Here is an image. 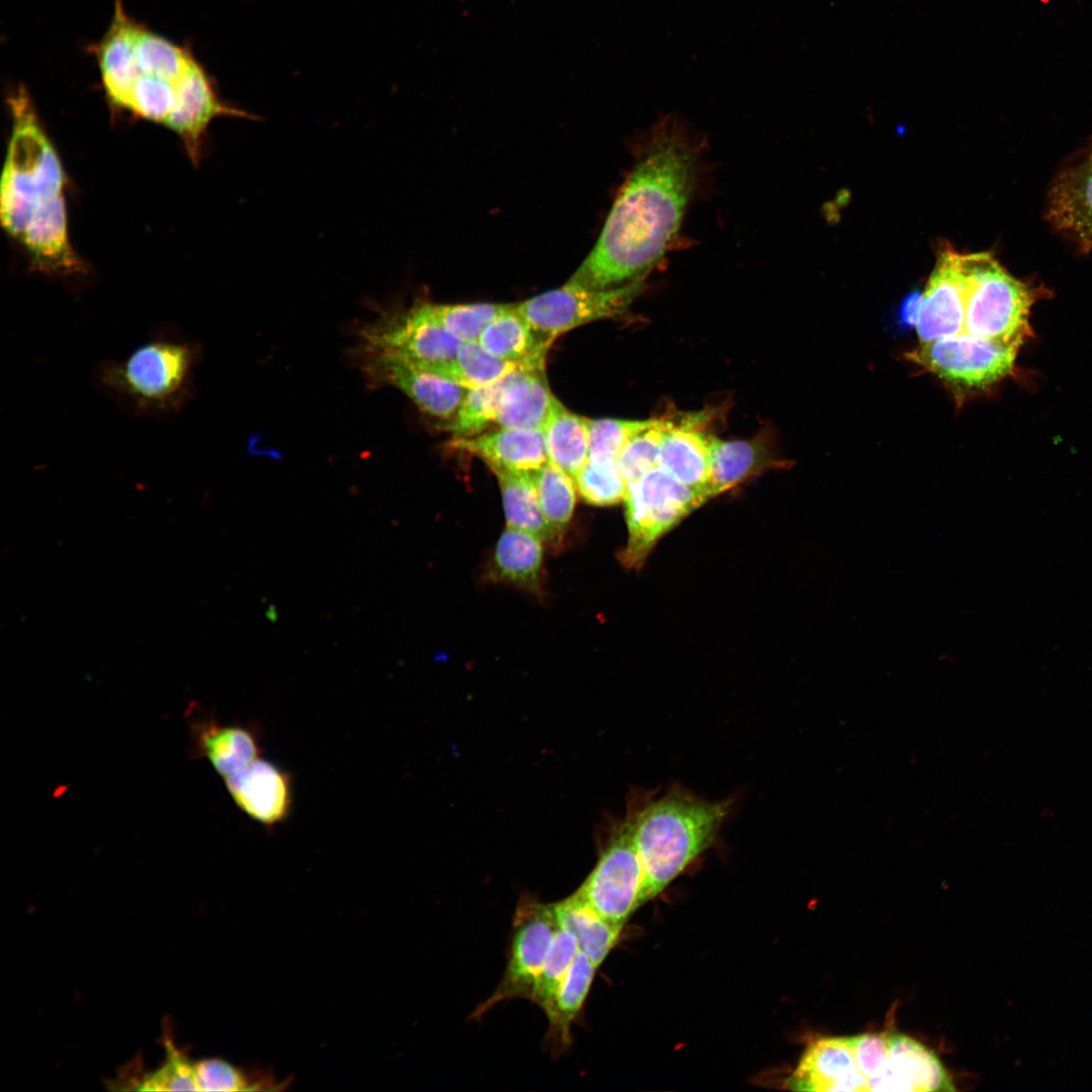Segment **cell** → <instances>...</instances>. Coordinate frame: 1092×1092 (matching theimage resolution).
<instances>
[{"instance_id": "5", "label": "cell", "mask_w": 1092, "mask_h": 1092, "mask_svg": "<svg viewBox=\"0 0 1092 1092\" xmlns=\"http://www.w3.org/2000/svg\"><path fill=\"white\" fill-rule=\"evenodd\" d=\"M965 317L961 336L1021 345L1029 311L1042 291L1013 277L987 252L961 254Z\"/></svg>"}, {"instance_id": "3", "label": "cell", "mask_w": 1092, "mask_h": 1092, "mask_svg": "<svg viewBox=\"0 0 1092 1092\" xmlns=\"http://www.w3.org/2000/svg\"><path fill=\"white\" fill-rule=\"evenodd\" d=\"M197 359L193 342L159 331L122 359L98 364L94 381L130 415L170 419L191 397Z\"/></svg>"}, {"instance_id": "7", "label": "cell", "mask_w": 1092, "mask_h": 1092, "mask_svg": "<svg viewBox=\"0 0 1092 1092\" xmlns=\"http://www.w3.org/2000/svg\"><path fill=\"white\" fill-rule=\"evenodd\" d=\"M1019 348L962 336L919 343L906 357L944 382L954 396L963 397L1009 375Z\"/></svg>"}, {"instance_id": "20", "label": "cell", "mask_w": 1092, "mask_h": 1092, "mask_svg": "<svg viewBox=\"0 0 1092 1092\" xmlns=\"http://www.w3.org/2000/svg\"><path fill=\"white\" fill-rule=\"evenodd\" d=\"M19 241L41 270L70 273L80 269L68 240L64 194L35 210Z\"/></svg>"}, {"instance_id": "2", "label": "cell", "mask_w": 1092, "mask_h": 1092, "mask_svg": "<svg viewBox=\"0 0 1092 1092\" xmlns=\"http://www.w3.org/2000/svg\"><path fill=\"white\" fill-rule=\"evenodd\" d=\"M729 811V801H709L679 788L629 809L643 873L642 905L714 843Z\"/></svg>"}, {"instance_id": "13", "label": "cell", "mask_w": 1092, "mask_h": 1092, "mask_svg": "<svg viewBox=\"0 0 1092 1092\" xmlns=\"http://www.w3.org/2000/svg\"><path fill=\"white\" fill-rule=\"evenodd\" d=\"M234 802L248 817L272 827L285 821L293 804L292 778L276 763L260 756L224 778Z\"/></svg>"}, {"instance_id": "33", "label": "cell", "mask_w": 1092, "mask_h": 1092, "mask_svg": "<svg viewBox=\"0 0 1092 1092\" xmlns=\"http://www.w3.org/2000/svg\"><path fill=\"white\" fill-rule=\"evenodd\" d=\"M665 424L663 419L647 420L618 454L615 463L626 484L658 467Z\"/></svg>"}, {"instance_id": "39", "label": "cell", "mask_w": 1092, "mask_h": 1092, "mask_svg": "<svg viewBox=\"0 0 1092 1092\" xmlns=\"http://www.w3.org/2000/svg\"><path fill=\"white\" fill-rule=\"evenodd\" d=\"M848 1040L870 1091H882L889 1073L887 1033H863L850 1036Z\"/></svg>"}, {"instance_id": "18", "label": "cell", "mask_w": 1092, "mask_h": 1092, "mask_svg": "<svg viewBox=\"0 0 1092 1092\" xmlns=\"http://www.w3.org/2000/svg\"><path fill=\"white\" fill-rule=\"evenodd\" d=\"M889 1073L882 1091H953L937 1056L912 1037L887 1033Z\"/></svg>"}, {"instance_id": "15", "label": "cell", "mask_w": 1092, "mask_h": 1092, "mask_svg": "<svg viewBox=\"0 0 1092 1092\" xmlns=\"http://www.w3.org/2000/svg\"><path fill=\"white\" fill-rule=\"evenodd\" d=\"M787 1085L795 1091H870L848 1036H826L811 1042Z\"/></svg>"}, {"instance_id": "29", "label": "cell", "mask_w": 1092, "mask_h": 1092, "mask_svg": "<svg viewBox=\"0 0 1092 1092\" xmlns=\"http://www.w3.org/2000/svg\"><path fill=\"white\" fill-rule=\"evenodd\" d=\"M502 491L508 527L527 531L544 541L558 543V538L541 510L532 471L490 469Z\"/></svg>"}, {"instance_id": "14", "label": "cell", "mask_w": 1092, "mask_h": 1092, "mask_svg": "<svg viewBox=\"0 0 1092 1092\" xmlns=\"http://www.w3.org/2000/svg\"><path fill=\"white\" fill-rule=\"evenodd\" d=\"M360 360L371 380L399 389L423 412L436 418H453L468 390L395 358L360 356Z\"/></svg>"}, {"instance_id": "26", "label": "cell", "mask_w": 1092, "mask_h": 1092, "mask_svg": "<svg viewBox=\"0 0 1092 1092\" xmlns=\"http://www.w3.org/2000/svg\"><path fill=\"white\" fill-rule=\"evenodd\" d=\"M708 498L736 485L770 461L767 445L760 439L721 440L710 436Z\"/></svg>"}, {"instance_id": "17", "label": "cell", "mask_w": 1092, "mask_h": 1092, "mask_svg": "<svg viewBox=\"0 0 1092 1092\" xmlns=\"http://www.w3.org/2000/svg\"><path fill=\"white\" fill-rule=\"evenodd\" d=\"M450 446L480 458L490 469L534 471L548 461L541 430L502 428L472 437H455Z\"/></svg>"}, {"instance_id": "6", "label": "cell", "mask_w": 1092, "mask_h": 1092, "mask_svg": "<svg viewBox=\"0 0 1092 1092\" xmlns=\"http://www.w3.org/2000/svg\"><path fill=\"white\" fill-rule=\"evenodd\" d=\"M623 500L629 539L620 558L625 566L637 567L655 542L707 497L657 467L627 483Z\"/></svg>"}, {"instance_id": "11", "label": "cell", "mask_w": 1092, "mask_h": 1092, "mask_svg": "<svg viewBox=\"0 0 1092 1092\" xmlns=\"http://www.w3.org/2000/svg\"><path fill=\"white\" fill-rule=\"evenodd\" d=\"M643 873L628 815L616 825L598 861L574 892L606 920L623 925L642 906Z\"/></svg>"}, {"instance_id": "34", "label": "cell", "mask_w": 1092, "mask_h": 1092, "mask_svg": "<svg viewBox=\"0 0 1092 1092\" xmlns=\"http://www.w3.org/2000/svg\"><path fill=\"white\" fill-rule=\"evenodd\" d=\"M512 303H432L442 327L461 343L477 342L484 328Z\"/></svg>"}, {"instance_id": "1", "label": "cell", "mask_w": 1092, "mask_h": 1092, "mask_svg": "<svg viewBox=\"0 0 1092 1092\" xmlns=\"http://www.w3.org/2000/svg\"><path fill=\"white\" fill-rule=\"evenodd\" d=\"M697 163L696 146L678 123H659L642 145L596 245L569 281L607 289L642 279L679 229Z\"/></svg>"}, {"instance_id": "31", "label": "cell", "mask_w": 1092, "mask_h": 1092, "mask_svg": "<svg viewBox=\"0 0 1092 1092\" xmlns=\"http://www.w3.org/2000/svg\"><path fill=\"white\" fill-rule=\"evenodd\" d=\"M532 474L541 510L559 540L573 515L574 480L549 459Z\"/></svg>"}, {"instance_id": "22", "label": "cell", "mask_w": 1092, "mask_h": 1092, "mask_svg": "<svg viewBox=\"0 0 1092 1092\" xmlns=\"http://www.w3.org/2000/svg\"><path fill=\"white\" fill-rule=\"evenodd\" d=\"M555 399L544 369H519L508 377L495 423L500 428L542 431Z\"/></svg>"}, {"instance_id": "16", "label": "cell", "mask_w": 1092, "mask_h": 1092, "mask_svg": "<svg viewBox=\"0 0 1092 1092\" xmlns=\"http://www.w3.org/2000/svg\"><path fill=\"white\" fill-rule=\"evenodd\" d=\"M1046 217L1081 250H1092V151L1055 179L1049 193Z\"/></svg>"}, {"instance_id": "8", "label": "cell", "mask_w": 1092, "mask_h": 1092, "mask_svg": "<svg viewBox=\"0 0 1092 1092\" xmlns=\"http://www.w3.org/2000/svg\"><path fill=\"white\" fill-rule=\"evenodd\" d=\"M358 342L360 356H385L412 364L452 358L461 344L442 327L429 302L379 311L362 327Z\"/></svg>"}, {"instance_id": "38", "label": "cell", "mask_w": 1092, "mask_h": 1092, "mask_svg": "<svg viewBox=\"0 0 1092 1092\" xmlns=\"http://www.w3.org/2000/svg\"><path fill=\"white\" fill-rule=\"evenodd\" d=\"M647 421L588 420V460L615 462L625 444Z\"/></svg>"}, {"instance_id": "37", "label": "cell", "mask_w": 1092, "mask_h": 1092, "mask_svg": "<svg viewBox=\"0 0 1092 1092\" xmlns=\"http://www.w3.org/2000/svg\"><path fill=\"white\" fill-rule=\"evenodd\" d=\"M580 496L595 506H611L624 499L626 482L615 462L587 460L574 478Z\"/></svg>"}, {"instance_id": "4", "label": "cell", "mask_w": 1092, "mask_h": 1092, "mask_svg": "<svg viewBox=\"0 0 1092 1092\" xmlns=\"http://www.w3.org/2000/svg\"><path fill=\"white\" fill-rule=\"evenodd\" d=\"M12 133L1 180L2 225L20 240L35 210L63 195L65 175L23 86L8 97Z\"/></svg>"}, {"instance_id": "32", "label": "cell", "mask_w": 1092, "mask_h": 1092, "mask_svg": "<svg viewBox=\"0 0 1092 1092\" xmlns=\"http://www.w3.org/2000/svg\"><path fill=\"white\" fill-rule=\"evenodd\" d=\"M508 377L490 385L468 389L446 430L454 437L466 438L481 434L490 424L495 423Z\"/></svg>"}, {"instance_id": "35", "label": "cell", "mask_w": 1092, "mask_h": 1092, "mask_svg": "<svg viewBox=\"0 0 1092 1092\" xmlns=\"http://www.w3.org/2000/svg\"><path fill=\"white\" fill-rule=\"evenodd\" d=\"M578 951L575 936L558 926L530 998L543 1011L552 1001Z\"/></svg>"}, {"instance_id": "40", "label": "cell", "mask_w": 1092, "mask_h": 1092, "mask_svg": "<svg viewBox=\"0 0 1092 1092\" xmlns=\"http://www.w3.org/2000/svg\"><path fill=\"white\" fill-rule=\"evenodd\" d=\"M195 1079L198 1091L250 1090L249 1082L243 1073L219 1059L196 1062Z\"/></svg>"}, {"instance_id": "30", "label": "cell", "mask_w": 1092, "mask_h": 1092, "mask_svg": "<svg viewBox=\"0 0 1092 1092\" xmlns=\"http://www.w3.org/2000/svg\"><path fill=\"white\" fill-rule=\"evenodd\" d=\"M542 432L548 459L574 480L588 460V419L556 398Z\"/></svg>"}, {"instance_id": "27", "label": "cell", "mask_w": 1092, "mask_h": 1092, "mask_svg": "<svg viewBox=\"0 0 1092 1092\" xmlns=\"http://www.w3.org/2000/svg\"><path fill=\"white\" fill-rule=\"evenodd\" d=\"M407 364L453 381L467 389L493 384L515 371L523 369L517 363L491 355L478 342L461 343L454 357L449 359Z\"/></svg>"}, {"instance_id": "41", "label": "cell", "mask_w": 1092, "mask_h": 1092, "mask_svg": "<svg viewBox=\"0 0 1092 1092\" xmlns=\"http://www.w3.org/2000/svg\"><path fill=\"white\" fill-rule=\"evenodd\" d=\"M920 301V292H912L903 300L899 315L904 325L909 327L916 325Z\"/></svg>"}, {"instance_id": "21", "label": "cell", "mask_w": 1092, "mask_h": 1092, "mask_svg": "<svg viewBox=\"0 0 1092 1092\" xmlns=\"http://www.w3.org/2000/svg\"><path fill=\"white\" fill-rule=\"evenodd\" d=\"M553 341L532 329L517 311L516 303H512L484 328L477 342L499 359L517 363L526 370H535L544 369Z\"/></svg>"}, {"instance_id": "12", "label": "cell", "mask_w": 1092, "mask_h": 1092, "mask_svg": "<svg viewBox=\"0 0 1092 1092\" xmlns=\"http://www.w3.org/2000/svg\"><path fill=\"white\" fill-rule=\"evenodd\" d=\"M965 292L961 254L952 249L939 253L936 265L921 293L915 325L919 343L959 337L964 330Z\"/></svg>"}, {"instance_id": "10", "label": "cell", "mask_w": 1092, "mask_h": 1092, "mask_svg": "<svg viewBox=\"0 0 1092 1092\" xmlns=\"http://www.w3.org/2000/svg\"><path fill=\"white\" fill-rule=\"evenodd\" d=\"M643 289V279L607 289H590L568 280L559 288L516 303V308L532 329L554 340L579 326L623 314Z\"/></svg>"}, {"instance_id": "19", "label": "cell", "mask_w": 1092, "mask_h": 1092, "mask_svg": "<svg viewBox=\"0 0 1092 1092\" xmlns=\"http://www.w3.org/2000/svg\"><path fill=\"white\" fill-rule=\"evenodd\" d=\"M697 423V420H690L677 425L666 421L658 468L701 491L708 499L710 435L698 429Z\"/></svg>"}, {"instance_id": "25", "label": "cell", "mask_w": 1092, "mask_h": 1092, "mask_svg": "<svg viewBox=\"0 0 1092 1092\" xmlns=\"http://www.w3.org/2000/svg\"><path fill=\"white\" fill-rule=\"evenodd\" d=\"M197 745L223 778L243 768L261 754L259 736L251 726L222 725L208 719L196 727Z\"/></svg>"}, {"instance_id": "9", "label": "cell", "mask_w": 1092, "mask_h": 1092, "mask_svg": "<svg viewBox=\"0 0 1092 1092\" xmlns=\"http://www.w3.org/2000/svg\"><path fill=\"white\" fill-rule=\"evenodd\" d=\"M558 926L553 904L542 903L529 895L520 898L504 975L493 993L473 1011L471 1019H479L503 1001L530 1000Z\"/></svg>"}, {"instance_id": "23", "label": "cell", "mask_w": 1092, "mask_h": 1092, "mask_svg": "<svg viewBox=\"0 0 1092 1092\" xmlns=\"http://www.w3.org/2000/svg\"><path fill=\"white\" fill-rule=\"evenodd\" d=\"M596 970L588 958L579 950L544 1010L548 1020L545 1042L553 1057H559L571 1043V1024L585 1001Z\"/></svg>"}, {"instance_id": "28", "label": "cell", "mask_w": 1092, "mask_h": 1092, "mask_svg": "<svg viewBox=\"0 0 1092 1092\" xmlns=\"http://www.w3.org/2000/svg\"><path fill=\"white\" fill-rule=\"evenodd\" d=\"M559 927L571 932L578 948L598 969L619 940L623 925L614 924L575 893L553 904Z\"/></svg>"}, {"instance_id": "24", "label": "cell", "mask_w": 1092, "mask_h": 1092, "mask_svg": "<svg viewBox=\"0 0 1092 1092\" xmlns=\"http://www.w3.org/2000/svg\"><path fill=\"white\" fill-rule=\"evenodd\" d=\"M541 541L532 533L508 527L496 542L490 576L532 593L539 592L543 565Z\"/></svg>"}, {"instance_id": "36", "label": "cell", "mask_w": 1092, "mask_h": 1092, "mask_svg": "<svg viewBox=\"0 0 1092 1092\" xmlns=\"http://www.w3.org/2000/svg\"><path fill=\"white\" fill-rule=\"evenodd\" d=\"M167 1057L164 1064L154 1072L134 1080L132 1089L140 1091H198L195 1079V1063L179 1051L169 1036L164 1039Z\"/></svg>"}]
</instances>
